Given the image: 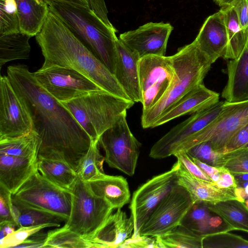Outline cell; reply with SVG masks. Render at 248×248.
<instances>
[{
	"mask_svg": "<svg viewBox=\"0 0 248 248\" xmlns=\"http://www.w3.org/2000/svg\"><path fill=\"white\" fill-rule=\"evenodd\" d=\"M202 248H248V240L228 231H219L202 236Z\"/></svg>",
	"mask_w": 248,
	"mask_h": 248,
	"instance_id": "cell-36",
	"label": "cell"
},
{
	"mask_svg": "<svg viewBox=\"0 0 248 248\" xmlns=\"http://www.w3.org/2000/svg\"><path fill=\"white\" fill-rule=\"evenodd\" d=\"M234 177L238 183L248 181V173L239 174Z\"/></svg>",
	"mask_w": 248,
	"mask_h": 248,
	"instance_id": "cell-53",
	"label": "cell"
},
{
	"mask_svg": "<svg viewBox=\"0 0 248 248\" xmlns=\"http://www.w3.org/2000/svg\"><path fill=\"white\" fill-rule=\"evenodd\" d=\"M174 76L166 93L147 111L142 113L143 128H151L155 122L194 88L202 84L212 63L200 51L194 40L171 56Z\"/></svg>",
	"mask_w": 248,
	"mask_h": 248,
	"instance_id": "cell-4",
	"label": "cell"
},
{
	"mask_svg": "<svg viewBox=\"0 0 248 248\" xmlns=\"http://www.w3.org/2000/svg\"><path fill=\"white\" fill-rule=\"evenodd\" d=\"M227 81L221 96L229 102L248 100V42L241 55L228 60Z\"/></svg>",
	"mask_w": 248,
	"mask_h": 248,
	"instance_id": "cell-22",
	"label": "cell"
},
{
	"mask_svg": "<svg viewBox=\"0 0 248 248\" xmlns=\"http://www.w3.org/2000/svg\"><path fill=\"white\" fill-rule=\"evenodd\" d=\"M155 238L157 248H202V236L182 224Z\"/></svg>",
	"mask_w": 248,
	"mask_h": 248,
	"instance_id": "cell-32",
	"label": "cell"
},
{
	"mask_svg": "<svg viewBox=\"0 0 248 248\" xmlns=\"http://www.w3.org/2000/svg\"><path fill=\"white\" fill-rule=\"evenodd\" d=\"M33 74L41 86L61 102L103 90L79 72L67 67L42 65Z\"/></svg>",
	"mask_w": 248,
	"mask_h": 248,
	"instance_id": "cell-11",
	"label": "cell"
},
{
	"mask_svg": "<svg viewBox=\"0 0 248 248\" xmlns=\"http://www.w3.org/2000/svg\"><path fill=\"white\" fill-rule=\"evenodd\" d=\"M15 0H0V35L20 32Z\"/></svg>",
	"mask_w": 248,
	"mask_h": 248,
	"instance_id": "cell-38",
	"label": "cell"
},
{
	"mask_svg": "<svg viewBox=\"0 0 248 248\" xmlns=\"http://www.w3.org/2000/svg\"><path fill=\"white\" fill-rule=\"evenodd\" d=\"M215 167H223L234 176L248 173V147L220 154Z\"/></svg>",
	"mask_w": 248,
	"mask_h": 248,
	"instance_id": "cell-37",
	"label": "cell"
},
{
	"mask_svg": "<svg viewBox=\"0 0 248 248\" xmlns=\"http://www.w3.org/2000/svg\"><path fill=\"white\" fill-rule=\"evenodd\" d=\"M12 196L32 206L68 219L70 216L71 191L48 180L37 169Z\"/></svg>",
	"mask_w": 248,
	"mask_h": 248,
	"instance_id": "cell-9",
	"label": "cell"
},
{
	"mask_svg": "<svg viewBox=\"0 0 248 248\" xmlns=\"http://www.w3.org/2000/svg\"><path fill=\"white\" fill-rule=\"evenodd\" d=\"M248 147V124L239 130L219 152L226 154Z\"/></svg>",
	"mask_w": 248,
	"mask_h": 248,
	"instance_id": "cell-43",
	"label": "cell"
},
{
	"mask_svg": "<svg viewBox=\"0 0 248 248\" xmlns=\"http://www.w3.org/2000/svg\"><path fill=\"white\" fill-rule=\"evenodd\" d=\"M99 139L92 140L86 155L80 160L76 172L85 182L98 178L105 174L103 169L105 157L100 154Z\"/></svg>",
	"mask_w": 248,
	"mask_h": 248,
	"instance_id": "cell-34",
	"label": "cell"
},
{
	"mask_svg": "<svg viewBox=\"0 0 248 248\" xmlns=\"http://www.w3.org/2000/svg\"><path fill=\"white\" fill-rule=\"evenodd\" d=\"M49 11L58 16L90 50L114 74L117 30L107 25L90 8L50 2Z\"/></svg>",
	"mask_w": 248,
	"mask_h": 248,
	"instance_id": "cell-3",
	"label": "cell"
},
{
	"mask_svg": "<svg viewBox=\"0 0 248 248\" xmlns=\"http://www.w3.org/2000/svg\"><path fill=\"white\" fill-rule=\"evenodd\" d=\"M191 157L194 162L210 178L214 184L219 180L221 175L222 167H217L212 166L203 163L196 158Z\"/></svg>",
	"mask_w": 248,
	"mask_h": 248,
	"instance_id": "cell-49",
	"label": "cell"
},
{
	"mask_svg": "<svg viewBox=\"0 0 248 248\" xmlns=\"http://www.w3.org/2000/svg\"><path fill=\"white\" fill-rule=\"evenodd\" d=\"M7 74L40 139L38 157L63 161L76 171L91 146L89 136L62 103L41 86L27 65H10Z\"/></svg>",
	"mask_w": 248,
	"mask_h": 248,
	"instance_id": "cell-1",
	"label": "cell"
},
{
	"mask_svg": "<svg viewBox=\"0 0 248 248\" xmlns=\"http://www.w3.org/2000/svg\"><path fill=\"white\" fill-rule=\"evenodd\" d=\"M32 129L31 116L7 76L0 78V140L19 137Z\"/></svg>",
	"mask_w": 248,
	"mask_h": 248,
	"instance_id": "cell-14",
	"label": "cell"
},
{
	"mask_svg": "<svg viewBox=\"0 0 248 248\" xmlns=\"http://www.w3.org/2000/svg\"><path fill=\"white\" fill-rule=\"evenodd\" d=\"M99 143L105 151V161L110 167L130 176L134 174L141 144L129 128L126 111L100 136Z\"/></svg>",
	"mask_w": 248,
	"mask_h": 248,
	"instance_id": "cell-8",
	"label": "cell"
},
{
	"mask_svg": "<svg viewBox=\"0 0 248 248\" xmlns=\"http://www.w3.org/2000/svg\"><path fill=\"white\" fill-rule=\"evenodd\" d=\"M17 226L11 222H6L0 223V240L13 233Z\"/></svg>",
	"mask_w": 248,
	"mask_h": 248,
	"instance_id": "cell-51",
	"label": "cell"
},
{
	"mask_svg": "<svg viewBox=\"0 0 248 248\" xmlns=\"http://www.w3.org/2000/svg\"><path fill=\"white\" fill-rule=\"evenodd\" d=\"M173 155L177 158V161L189 173L199 179L213 183L210 178L194 162L186 151L177 152Z\"/></svg>",
	"mask_w": 248,
	"mask_h": 248,
	"instance_id": "cell-42",
	"label": "cell"
},
{
	"mask_svg": "<svg viewBox=\"0 0 248 248\" xmlns=\"http://www.w3.org/2000/svg\"><path fill=\"white\" fill-rule=\"evenodd\" d=\"M85 182L93 194L105 200L114 209L121 208L129 202V186L126 179L122 176L105 174Z\"/></svg>",
	"mask_w": 248,
	"mask_h": 248,
	"instance_id": "cell-24",
	"label": "cell"
},
{
	"mask_svg": "<svg viewBox=\"0 0 248 248\" xmlns=\"http://www.w3.org/2000/svg\"><path fill=\"white\" fill-rule=\"evenodd\" d=\"M40 139L32 130L23 136L0 140V153L26 158H37Z\"/></svg>",
	"mask_w": 248,
	"mask_h": 248,
	"instance_id": "cell-33",
	"label": "cell"
},
{
	"mask_svg": "<svg viewBox=\"0 0 248 248\" xmlns=\"http://www.w3.org/2000/svg\"><path fill=\"white\" fill-rule=\"evenodd\" d=\"M185 151L191 157L214 167L220 154L206 142L195 145Z\"/></svg>",
	"mask_w": 248,
	"mask_h": 248,
	"instance_id": "cell-40",
	"label": "cell"
},
{
	"mask_svg": "<svg viewBox=\"0 0 248 248\" xmlns=\"http://www.w3.org/2000/svg\"><path fill=\"white\" fill-rule=\"evenodd\" d=\"M31 37L21 32L0 35V68L10 61L27 59L31 47Z\"/></svg>",
	"mask_w": 248,
	"mask_h": 248,
	"instance_id": "cell-31",
	"label": "cell"
},
{
	"mask_svg": "<svg viewBox=\"0 0 248 248\" xmlns=\"http://www.w3.org/2000/svg\"><path fill=\"white\" fill-rule=\"evenodd\" d=\"M218 6L221 7L232 4L235 0H213Z\"/></svg>",
	"mask_w": 248,
	"mask_h": 248,
	"instance_id": "cell-52",
	"label": "cell"
},
{
	"mask_svg": "<svg viewBox=\"0 0 248 248\" xmlns=\"http://www.w3.org/2000/svg\"><path fill=\"white\" fill-rule=\"evenodd\" d=\"M218 93L201 84L197 86L172 107L169 109L153 124L151 128L166 124L186 114H193L216 104L219 100Z\"/></svg>",
	"mask_w": 248,
	"mask_h": 248,
	"instance_id": "cell-21",
	"label": "cell"
},
{
	"mask_svg": "<svg viewBox=\"0 0 248 248\" xmlns=\"http://www.w3.org/2000/svg\"><path fill=\"white\" fill-rule=\"evenodd\" d=\"M47 5L52 2L64 3L78 7L90 8L89 0H39Z\"/></svg>",
	"mask_w": 248,
	"mask_h": 248,
	"instance_id": "cell-50",
	"label": "cell"
},
{
	"mask_svg": "<svg viewBox=\"0 0 248 248\" xmlns=\"http://www.w3.org/2000/svg\"><path fill=\"white\" fill-rule=\"evenodd\" d=\"M43 248H89V246L84 238L64 225L47 232Z\"/></svg>",
	"mask_w": 248,
	"mask_h": 248,
	"instance_id": "cell-35",
	"label": "cell"
},
{
	"mask_svg": "<svg viewBox=\"0 0 248 248\" xmlns=\"http://www.w3.org/2000/svg\"><path fill=\"white\" fill-rule=\"evenodd\" d=\"M12 193L0 184V223L8 222L15 224L12 202Z\"/></svg>",
	"mask_w": 248,
	"mask_h": 248,
	"instance_id": "cell-41",
	"label": "cell"
},
{
	"mask_svg": "<svg viewBox=\"0 0 248 248\" xmlns=\"http://www.w3.org/2000/svg\"><path fill=\"white\" fill-rule=\"evenodd\" d=\"M224 18L228 38V46L224 59L237 58L244 49L248 37L242 29L233 6L220 7Z\"/></svg>",
	"mask_w": 248,
	"mask_h": 248,
	"instance_id": "cell-29",
	"label": "cell"
},
{
	"mask_svg": "<svg viewBox=\"0 0 248 248\" xmlns=\"http://www.w3.org/2000/svg\"><path fill=\"white\" fill-rule=\"evenodd\" d=\"M177 174L178 184L188 191L194 203L214 205L228 200L238 201L235 188H220L213 183L199 179L189 173L179 162Z\"/></svg>",
	"mask_w": 248,
	"mask_h": 248,
	"instance_id": "cell-20",
	"label": "cell"
},
{
	"mask_svg": "<svg viewBox=\"0 0 248 248\" xmlns=\"http://www.w3.org/2000/svg\"><path fill=\"white\" fill-rule=\"evenodd\" d=\"M245 204L248 207V199H246L245 201Z\"/></svg>",
	"mask_w": 248,
	"mask_h": 248,
	"instance_id": "cell-55",
	"label": "cell"
},
{
	"mask_svg": "<svg viewBox=\"0 0 248 248\" xmlns=\"http://www.w3.org/2000/svg\"><path fill=\"white\" fill-rule=\"evenodd\" d=\"M173 29L169 23L149 22L124 32L119 39L140 58L150 55L165 56L168 41Z\"/></svg>",
	"mask_w": 248,
	"mask_h": 248,
	"instance_id": "cell-16",
	"label": "cell"
},
{
	"mask_svg": "<svg viewBox=\"0 0 248 248\" xmlns=\"http://www.w3.org/2000/svg\"><path fill=\"white\" fill-rule=\"evenodd\" d=\"M224 101L193 114L189 118L172 127L152 147L149 156L162 159L173 155L187 138L207 125L220 111Z\"/></svg>",
	"mask_w": 248,
	"mask_h": 248,
	"instance_id": "cell-15",
	"label": "cell"
},
{
	"mask_svg": "<svg viewBox=\"0 0 248 248\" xmlns=\"http://www.w3.org/2000/svg\"><path fill=\"white\" fill-rule=\"evenodd\" d=\"M13 212L18 228L45 224H61L68 218L32 206L12 195Z\"/></svg>",
	"mask_w": 248,
	"mask_h": 248,
	"instance_id": "cell-27",
	"label": "cell"
},
{
	"mask_svg": "<svg viewBox=\"0 0 248 248\" xmlns=\"http://www.w3.org/2000/svg\"><path fill=\"white\" fill-rule=\"evenodd\" d=\"M117 209L92 236L85 238L89 248H119L131 237L134 229L131 216Z\"/></svg>",
	"mask_w": 248,
	"mask_h": 248,
	"instance_id": "cell-18",
	"label": "cell"
},
{
	"mask_svg": "<svg viewBox=\"0 0 248 248\" xmlns=\"http://www.w3.org/2000/svg\"><path fill=\"white\" fill-rule=\"evenodd\" d=\"M35 38L44 57L43 66L58 65L71 68L102 90L130 99L114 75L51 11Z\"/></svg>",
	"mask_w": 248,
	"mask_h": 248,
	"instance_id": "cell-2",
	"label": "cell"
},
{
	"mask_svg": "<svg viewBox=\"0 0 248 248\" xmlns=\"http://www.w3.org/2000/svg\"><path fill=\"white\" fill-rule=\"evenodd\" d=\"M179 162L171 168L154 176L140 186L133 194L130 209L134 229L132 237L139 236V231L162 199L176 185Z\"/></svg>",
	"mask_w": 248,
	"mask_h": 248,
	"instance_id": "cell-12",
	"label": "cell"
},
{
	"mask_svg": "<svg viewBox=\"0 0 248 248\" xmlns=\"http://www.w3.org/2000/svg\"><path fill=\"white\" fill-rule=\"evenodd\" d=\"M221 175L219 180L214 184L222 188H236L238 187V183L234 176L227 169L222 167Z\"/></svg>",
	"mask_w": 248,
	"mask_h": 248,
	"instance_id": "cell-47",
	"label": "cell"
},
{
	"mask_svg": "<svg viewBox=\"0 0 248 248\" xmlns=\"http://www.w3.org/2000/svg\"><path fill=\"white\" fill-rule=\"evenodd\" d=\"M194 202L188 191L178 183L162 199L142 226L139 235L156 237L181 224Z\"/></svg>",
	"mask_w": 248,
	"mask_h": 248,
	"instance_id": "cell-10",
	"label": "cell"
},
{
	"mask_svg": "<svg viewBox=\"0 0 248 248\" xmlns=\"http://www.w3.org/2000/svg\"><path fill=\"white\" fill-rule=\"evenodd\" d=\"M20 32L31 37L42 30L49 9L48 5L39 0H15Z\"/></svg>",
	"mask_w": 248,
	"mask_h": 248,
	"instance_id": "cell-25",
	"label": "cell"
},
{
	"mask_svg": "<svg viewBox=\"0 0 248 248\" xmlns=\"http://www.w3.org/2000/svg\"><path fill=\"white\" fill-rule=\"evenodd\" d=\"M142 113L153 108L167 92L174 76L171 56L150 55L139 62Z\"/></svg>",
	"mask_w": 248,
	"mask_h": 248,
	"instance_id": "cell-13",
	"label": "cell"
},
{
	"mask_svg": "<svg viewBox=\"0 0 248 248\" xmlns=\"http://www.w3.org/2000/svg\"><path fill=\"white\" fill-rule=\"evenodd\" d=\"M232 5L242 29L248 37V0H235Z\"/></svg>",
	"mask_w": 248,
	"mask_h": 248,
	"instance_id": "cell-45",
	"label": "cell"
},
{
	"mask_svg": "<svg viewBox=\"0 0 248 248\" xmlns=\"http://www.w3.org/2000/svg\"><path fill=\"white\" fill-rule=\"evenodd\" d=\"M70 191L71 210L64 225L84 239L88 238L105 223L114 209L105 200L93 194L78 176Z\"/></svg>",
	"mask_w": 248,
	"mask_h": 248,
	"instance_id": "cell-7",
	"label": "cell"
},
{
	"mask_svg": "<svg viewBox=\"0 0 248 248\" xmlns=\"http://www.w3.org/2000/svg\"><path fill=\"white\" fill-rule=\"evenodd\" d=\"M90 9L104 22L113 27L108 17V10L104 0H89Z\"/></svg>",
	"mask_w": 248,
	"mask_h": 248,
	"instance_id": "cell-48",
	"label": "cell"
},
{
	"mask_svg": "<svg viewBox=\"0 0 248 248\" xmlns=\"http://www.w3.org/2000/svg\"><path fill=\"white\" fill-rule=\"evenodd\" d=\"M70 112L92 141L100 136L135 102L103 90L90 92L67 102H61Z\"/></svg>",
	"mask_w": 248,
	"mask_h": 248,
	"instance_id": "cell-5",
	"label": "cell"
},
{
	"mask_svg": "<svg viewBox=\"0 0 248 248\" xmlns=\"http://www.w3.org/2000/svg\"><path fill=\"white\" fill-rule=\"evenodd\" d=\"M38 232L26 240L16 245L14 248H43L46 243L47 233Z\"/></svg>",
	"mask_w": 248,
	"mask_h": 248,
	"instance_id": "cell-46",
	"label": "cell"
},
{
	"mask_svg": "<svg viewBox=\"0 0 248 248\" xmlns=\"http://www.w3.org/2000/svg\"><path fill=\"white\" fill-rule=\"evenodd\" d=\"M248 124V100L224 101L218 115L202 129L186 140L175 152L206 142L219 153L231 139Z\"/></svg>",
	"mask_w": 248,
	"mask_h": 248,
	"instance_id": "cell-6",
	"label": "cell"
},
{
	"mask_svg": "<svg viewBox=\"0 0 248 248\" xmlns=\"http://www.w3.org/2000/svg\"><path fill=\"white\" fill-rule=\"evenodd\" d=\"M116 62L114 76L128 98L135 102H141L139 62L140 57L119 38L116 43Z\"/></svg>",
	"mask_w": 248,
	"mask_h": 248,
	"instance_id": "cell-19",
	"label": "cell"
},
{
	"mask_svg": "<svg viewBox=\"0 0 248 248\" xmlns=\"http://www.w3.org/2000/svg\"><path fill=\"white\" fill-rule=\"evenodd\" d=\"M246 193L248 195V184L244 187Z\"/></svg>",
	"mask_w": 248,
	"mask_h": 248,
	"instance_id": "cell-54",
	"label": "cell"
},
{
	"mask_svg": "<svg viewBox=\"0 0 248 248\" xmlns=\"http://www.w3.org/2000/svg\"><path fill=\"white\" fill-rule=\"evenodd\" d=\"M37 169L54 184L70 190L78 177L77 172L67 163L58 160L37 157Z\"/></svg>",
	"mask_w": 248,
	"mask_h": 248,
	"instance_id": "cell-30",
	"label": "cell"
},
{
	"mask_svg": "<svg viewBox=\"0 0 248 248\" xmlns=\"http://www.w3.org/2000/svg\"><path fill=\"white\" fill-rule=\"evenodd\" d=\"M119 248H157L155 237L139 235L126 239Z\"/></svg>",
	"mask_w": 248,
	"mask_h": 248,
	"instance_id": "cell-44",
	"label": "cell"
},
{
	"mask_svg": "<svg viewBox=\"0 0 248 248\" xmlns=\"http://www.w3.org/2000/svg\"><path fill=\"white\" fill-rule=\"evenodd\" d=\"M212 214L206 204L194 203L181 224L202 236L219 231H228L222 219L217 215L213 216Z\"/></svg>",
	"mask_w": 248,
	"mask_h": 248,
	"instance_id": "cell-26",
	"label": "cell"
},
{
	"mask_svg": "<svg viewBox=\"0 0 248 248\" xmlns=\"http://www.w3.org/2000/svg\"><path fill=\"white\" fill-rule=\"evenodd\" d=\"M37 159L0 153V184L15 193L37 169Z\"/></svg>",
	"mask_w": 248,
	"mask_h": 248,
	"instance_id": "cell-23",
	"label": "cell"
},
{
	"mask_svg": "<svg viewBox=\"0 0 248 248\" xmlns=\"http://www.w3.org/2000/svg\"><path fill=\"white\" fill-rule=\"evenodd\" d=\"M61 224H45L36 226L20 227L13 233L0 240V248H14L33 234L49 227H59Z\"/></svg>",
	"mask_w": 248,
	"mask_h": 248,
	"instance_id": "cell-39",
	"label": "cell"
},
{
	"mask_svg": "<svg viewBox=\"0 0 248 248\" xmlns=\"http://www.w3.org/2000/svg\"><path fill=\"white\" fill-rule=\"evenodd\" d=\"M194 41L212 64L220 58H224L228 38L223 15L220 9L205 19Z\"/></svg>",
	"mask_w": 248,
	"mask_h": 248,
	"instance_id": "cell-17",
	"label": "cell"
},
{
	"mask_svg": "<svg viewBox=\"0 0 248 248\" xmlns=\"http://www.w3.org/2000/svg\"><path fill=\"white\" fill-rule=\"evenodd\" d=\"M209 209L219 216L229 232L241 231L248 233V207L236 200H228L214 205H207Z\"/></svg>",
	"mask_w": 248,
	"mask_h": 248,
	"instance_id": "cell-28",
	"label": "cell"
}]
</instances>
